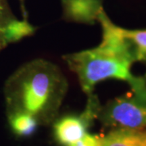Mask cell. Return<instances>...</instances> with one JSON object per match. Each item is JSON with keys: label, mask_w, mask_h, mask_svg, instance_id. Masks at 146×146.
<instances>
[{"label": "cell", "mask_w": 146, "mask_h": 146, "mask_svg": "<svg viewBox=\"0 0 146 146\" xmlns=\"http://www.w3.org/2000/svg\"><path fill=\"white\" fill-rule=\"evenodd\" d=\"M98 21L102 27V41L98 47L64 56L69 68L76 74L82 89L87 95L104 80L127 82L133 95L146 104V80L133 75L131 66L135 62L134 52L122 33L106 14Z\"/></svg>", "instance_id": "1"}, {"label": "cell", "mask_w": 146, "mask_h": 146, "mask_svg": "<svg viewBox=\"0 0 146 146\" xmlns=\"http://www.w3.org/2000/svg\"><path fill=\"white\" fill-rule=\"evenodd\" d=\"M67 89L66 78L57 66L44 60L30 62L6 84L9 114L27 113L39 124L50 123L57 116Z\"/></svg>", "instance_id": "2"}, {"label": "cell", "mask_w": 146, "mask_h": 146, "mask_svg": "<svg viewBox=\"0 0 146 146\" xmlns=\"http://www.w3.org/2000/svg\"><path fill=\"white\" fill-rule=\"evenodd\" d=\"M98 118L106 127L143 129L146 127V104L134 95L120 97L101 106Z\"/></svg>", "instance_id": "3"}, {"label": "cell", "mask_w": 146, "mask_h": 146, "mask_svg": "<svg viewBox=\"0 0 146 146\" xmlns=\"http://www.w3.org/2000/svg\"><path fill=\"white\" fill-rule=\"evenodd\" d=\"M87 96L86 106L81 114L66 115L55 123L54 135L60 143L68 146L79 141L98 118L101 108L99 100L93 93Z\"/></svg>", "instance_id": "4"}, {"label": "cell", "mask_w": 146, "mask_h": 146, "mask_svg": "<svg viewBox=\"0 0 146 146\" xmlns=\"http://www.w3.org/2000/svg\"><path fill=\"white\" fill-rule=\"evenodd\" d=\"M64 16L70 21L93 23L98 19L102 0H62Z\"/></svg>", "instance_id": "5"}, {"label": "cell", "mask_w": 146, "mask_h": 146, "mask_svg": "<svg viewBox=\"0 0 146 146\" xmlns=\"http://www.w3.org/2000/svg\"><path fill=\"white\" fill-rule=\"evenodd\" d=\"M34 27L26 20H18L0 13V50L9 43L18 41L34 33Z\"/></svg>", "instance_id": "6"}, {"label": "cell", "mask_w": 146, "mask_h": 146, "mask_svg": "<svg viewBox=\"0 0 146 146\" xmlns=\"http://www.w3.org/2000/svg\"><path fill=\"white\" fill-rule=\"evenodd\" d=\"M100 146H146V131L115 129L100 139Z\"/></svg>", "instance_id": "7"}, {"label": "cell", "mask_w": 146, "mask_h": 146, "mask_svg": "<svg viewBox=\"0 0 146 146\" xmlns=\"http://www.w3.org/2000/svg\"><path fill=\"white\" fill-rule=\"evenodd\" d=\"M9 116L12 130L20 136L30 135L39 125L33 116L27 113L15 112Z\"/></svg>", "instance_id": "8"}, {"label": "cell", "mask_w": 146, "mask_h": 146, "mask_svg": "<svg viewBox=\"0 0 146 146\" xmlns=\"http://www.w3.org/2000/svg\"><path fill=\"white\" fill-rule=\"evenodd\" d=\"M122 33L132 47L136 61H146V29L129 30L122 28Z\"/></svg>", "instance_id": "9"}, {"label": "cell", "mask_w": 146, "mask_h": 146, "mask_svg": "<svg viewBox=\"0 0 146 146\" xmlns=\"http://www.w3.org/2000/svg\"><path fill=\"white\" fill-rule=\"evenodd\" d=\"M100 137L87 133L83 138L68 146H100Z\"/></svg>", "instance_id": "10"}, {"label": "cell", "mask_w": 146, "mask_h": 146, "mask_svg": "<svg viewBox=\"0 0 146 146\" xmlns=\"http://www.w3.org/2000/svg\"><path fill=\"white\" fill-rule=\"evenodd\" d=\"M5 10V0H0V13Z\"/></svg>", "instance_id": "11"}, {"label": "cell", "mask_w": 146, "mask_h": 146, "mask_svg": "<svg viewBox=\"0 0 146 146\" xmlns=\"http://www.w3.org/2000/svg\"><path fill=\"white\" fill-rule=\"evenodd\" d=\"M21 1H24V0H21Z\"/></svg>", "instance_id": "12"}]
</instances>
